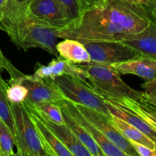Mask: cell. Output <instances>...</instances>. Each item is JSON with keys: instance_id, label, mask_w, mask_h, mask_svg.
<instances>
[{"instance_id": "836d02e7", "label": "cell", "mask_w": 156, "mask_h": 156, "mask_svg": "<svg viewBox=\"0 0 156 156\" xmlns=\"http://www.w3.org/2000/svg\"><path fill=\"white\" fill-rule=\"evenodd\" d=\"M45 156H53L52 155H50V154H48V153H47V152H46V155H45Z\"/></svg>"}, {"instance_id": "277c9868", "label": "cell", "mask_w": 156, "mask_h": 156, "mask_svg": "<svg viewBox=\"0 0 156 156\" xmlns=\"http://www.w3.org/2000/svg\"><path fill=\"white\" fill-rule=\"evenodd\" d=\"M53 82L65 99L112 117L108 109L105 98L88 82L69 75L55 78Z\"/></svg>"}, {"instance_id": "7a4b0ae2", "label": "cell", "mask_w": 156, "mask_h": 156, "mask_svg": "<svg viewBox=\"0 0 156 156\" xmlns=\"http://www.w3.org/2000/svg\"><path fill=\"white\" fill-rule=\"evenodd\" d=\"M57 29L32 15L27 8L5 6L0 20V30L9 35L18 48L24 51L41 48L56 58L59 57L56 50Z\"/></svg>"}, {"instance_id": "7402d4cb", "label": "cell", "mask_w": 156, "mask_h": 156, "mask_svg": "<svg viewBox=\"0 0 156 156\" xmlns=\"http://www.w3.org/2000/svg\"><path fill=\"white\" fill-rule=\"evenodd\" d=\"M27 105L42 119L57 124H64L60 108L50 102H41L32 105Z\"/></svg>"}, {"instance_id": "d6986e66", "label": "cell", "mask_w": 156, "mask_h": 156, "mask_svg": "<svg viewBox=\"0 0 156 156\" xmlns=\"http://www.w3.org/2000/svg\"><path fill=\"white\" fill-rule=\"evenodd\" d=\"M105 101H106L107 107H108V109L111 116L121 119L128 124L134 126L139 130L141 131L143 133H144L146 136L149 137L153 142L156 141V129L151 126L149 123L140 119V117L111 105L107 100H105Z\"/></svg>"}, {"instance_id": "5b68a950", "label": "cell", "mask_w": 156, "mask_h": 156, "mask_svg": "<svg viewBox=\"0 0 156 156\" xmlns=\"http://www.w3.org/2000/svg\"><path fill=\"white\" fill-rule=\"evenodd\" d=\"M11 105L16 129L15 145L17 149L23 155L45 156L42 141L25 103Z\"/></svg>"}, {"instance_id": "d590c367", "label": "cell", "mask_w": 156, "mask_h": 156, "mask_svg": "<svg viewBox=\"0 0 156 156\" xmlns=\"http://www.w3.org/2000/svg\"><path fill=\"white\" fill-rule=\"evenodd\" d=\"M0 156H1V155H0Z\"/></svg>"}, {"instance_id": "484cf974", "label": "cell", "mask_w": 156, "mask_h": 156, "mask_svg": "<svg viewBox=\"0 0 156 156\" xmlns=\"http://www.w3.org/2000/svg\"><path fill=\"white\" fill-rule=\"evenodd\" d=\"M66 10L71 20L77 18L81 13L79 0H59Z\"/></svg>"}, {"instance_id": "e575fe53", "label": "cell", "mask_w": 156, "mask_h": 156, "mask_svg": "<svg viewBox=\"0 0 156 156\" xmlns=\"http://www.w3.org/2000/svg\"><path fill=\"white\" fill-rule=\"evenodd\" d=\"M21 155H22V154H21ZM23 156H28V155H23Z\"/></svg>"}, {"instance_id": "6da1fadb", "label": "cell", "mask_w": 156, "mask_h": 156, "mask_svg": "<svg viewBox=\"0 0 156 156\" xmlns=\"http://www.w3.org/2000/svg\"><path fill=\"white\" fill-rule=\"evenodd\" d=\"M155 17L156 13L143 6L122 0H105L100 5L81 12L55 33L58 38L81 43L120 41L143 30L155 21Z\"/></svg>"}, {"instance_id": "f1b7e54d", "label": "cell", "mask_w": 156, "mask_h": 156, "mask_svg": "<svg viewBox=\"0 0 156 156\" xmlns=\"http://www.w3.org/2000/svg\"><path fill=\"white\" fill-rule=\"evenodd\" d=\"M105 1V0H79L81 12L88 9H91V8L100 5Z\"/></svg>"}, {"instance_id": "5bb4252c", "label": "cell", "mask_w": 156, "mask_h": 156, "mask_svg": "<svg viewBox=\"0 0 156 156\" xmlns=\"http://www.w3.org/2000/svg\"><path fill=\"white\" fill-rule=\"evenodd\" d=\"M111 66L121 75H134L145 81H151L155 79L156 59L152 58L141 56L114 64Z\"/></svg>"}, {"instance_id": "7c38bea8", "label": "cell", "mask_w": 156, "mask_h": 156, "mask_svg": "<svg viewBox=\"0 0 156 156\" xmlns=\"http://www.w3.org/2000/svg\"><path fill=\"white\" fill-rule=\"evenodd\" d=\"M119 41L135 50L143 56L156 59L155 21H152L141 31L128 35Z\"/></svg>"}, {"instance_id": "e0dca14e", "label": "cell", "mask_w": 156, "mask_h": 156, "mask_svg": "<svg viewBox=\"0 0 156 156\" xmlns=\"http://www.w3.org/2000/svg\"><path fill=\"white\" fill-rule=\"evenodd\" d=\"M56 50L59 57L72 64L88 63L91 61L84 44L76 40L66 38L57 42Z\"/></svg>"}, {"instance_id": "2e32d148", "label": "cell", "mask_w": 156, "mask_h": 156, "mask_svg": "<svg viewBox=\"0 0 156 156\" xmlns=\"http://www.w3.org/2000/svg\"><path fill=\"white\" fill-rule=\"evenodd\" d=\"M27 109L42 141L45 152L53 156H73L60 140L46 126L36 113L29 107H27Z\"/></svg>"}, {"instance_id": "52a82bcc", "label": "cell", "mask_w": 156, "mask_h": 156, "mask_svg": "<svg viewBox=\"0 0 156 156\" xmlns=\"http://www.w3.org/2000/svg\"><path fill=\"white\" fill-rule=\"evenodd\" d=\"M73 104L89 123L97 128L110 142L115 145L122 152L128 156H140L133 147L130 142L125 138L114 126L111 120L112 117H108L102 113L98 112L82 105Z\"/></svg>"}, {"instance_id": "d6a6232c", "label": "cell", "mask_w": 156, "mask_h": 156, "mask_svg": "<svg viewBox=\"0 0 156 156\" xmlns=\"http://www.w3.org/2000/svg\"><path fill=\"white\" fill-rule=\"evenodd\" d=\"M12 156H23L22 155H21V152H20L18 149H17V152H14L13 155H12Z\"/></svg>"}, {"instance_id": "ffe728a7", "label": "cell", "mask_w": 156, "mask_h": 156, "mask_svg": "<svg viewBox=\"0 0 156 156\" xmlns=\"http://www.w3.org/2000/svg\"><path fill=\"white\" fill-rule=\"evenodd\" d=\"M111 120H112L114 126L121 133L122 135L125 138L127 139L129 141L136 142V143H140V144L144 145V146L150 148L151 149L155 150V142H153L152 140H150L149 137L146 136L144 133H143L138 129L131 126V125L128 124L127 123L123 121L121 119L114 117V116H112Z\"/></svg>"}, {"instance_id": "1f68e13d", "label": "cell", "mask_w": 156, "mask_h": 156, "mask_svg": "<svg viewBox=\"0 0 156 156\" xmlns=\"http://www.w3.org/2000/svg\"><path fill=\"white\" fill-rule=\"evenodd\" d=\"M6 2L7 0H0V20L3 17V12H4Z\"/></svg>"}, {"instance_id": "d4e9b609", "label": "cell", "mask_w": 156, "mask_h": 156, "mask_svg": "<svg viewBox=\"0 0 156 156\" xmlns=\"http://www.w3.org/2000/svg\"><path fill=\"white\" fill-rule=\"evenodd\" d=\"M141 87L143 90V101L156 108V79L146 81Z\"/></svg>"}, {"instance_id": "4dcf8cb0", "label": "cell", "mask_w": 156, "mask_h": 156, "mask_svg": "<svg viewBox=\"0 0 156 156\" xmlns=\"http://www.w3.org/2000/svg\"><path fill=\"white\" fill-rule=\"evenodd\" d=\"M31 0H7V2L21 7H27Z\"/></svg>"}, {"instance_id": "ba28073f", "label": "cell", "mask_w": 156, "mask_h": 156, "mask_svg": "<svg viewBox=\"0 0 156 156\" xmlns=\"http://www.w3.org/2000/svg\"><path fill=\"white\" fill-rule=\"evenodd\" d=\"M11 78L15 79L27 88L28 94L24 102L27 105L41 102H50L57 105L60 101L65 99L52 80H34L30 76L24 75L21 72Z\"/></svg>"}, {"instance_id": "44dd1931", "label": "cell", "mask_w": 156, "mask_h": 156, "mask_svg": "<svg viewBox=\"0 0 156 156\" xmlns=\"http://www.w3.org/2000/svg\"><path fill=\"white\" fill-rule=\"evenodd\" d=\"M8 86H9V84L2 78L1 74H0V120L10 129L15 140V144L16 129H15L12 105L9 101L8 100L7 94H6Z\"/></svg>"}, {"instance_id": "603a6c76", "label": "cell", "mask_w": 156, "mask_h": 156, "mask_svg": "<svg viewBox=\"0 0 156 156\" xmlns=\"http://www.w3.org/2000/svg\"><path fill=\"white\" fill-rule=\"evenodd\" d=\"M8 84L6 94L9 102L11 104H21L24 101L28 94L27 88L14 78H11Z\"/></svg>"}, {"instance_id": "4316f807", "label": "cell", "mask_w": 156, "mask_h": 156, "mask_svg": "<svg viewBox=\"0 0 156 156\" xmlns=\"http://www.w3.org/2000/svg\"><path fill=\"white\" fill-rule=\"evenodd\" d=\"M130 142L131 145L136 150V152L139 154L140 156H156L155 150L151 149L150 148L147 147L144 145L136 143V142Z\"/></svg>"}, {"instance_id": "cb8c5ba5", "label": "cell", "mask_w": 156, "mask_h": 156, "mask_svg": "<svg viewBox=\"0 0 156 156\" xmlns=\"http://www.w3.org/2000/svg\"><path fill=\"white\" fill-rule=\"evenodd\" d=\"M15 140L8 126L0 120V155L12 156L14 153Z\"/></svg>"}, {"instance_id": "9c48e42d", "label": "cell", "mask_w": 156, "mask_h": 156, "mask_svg": "<svg viewBox=\"0 0 156 156\" xmlns=\"http://www.w3.org/2000/svg\"><path fill=\"white\" fill-rule=\"evenodd\" d=\"M27 9L32 15L58 29L65 27L72 21L59 0H31Z\"/></svg>"}, {"instance_id": "4fadbf2b", "label": "cell", "mask_w": 156, "mask_h": 156, "mask_svg": "<svg viewBox=\"0 0 156 156\" xmlns=\"http://www.w3.org/2000/svg\"><path fill=\"white\" fill-rule=\"evenodd\" d=\"M105 100L111 105L140 117L156 129V109L155 107L142 100H136L127 97L107 98Z\"/></svg>"}, {"instance_id": "30bf717a", "label": "cell", "mask_w": 156, "mask_h": 156, "mask_svg": "<svg viewBox=\"0 0 156 156\" xmlns=\"http://www.w3.org/2000/svg\"><path fill=\"white\" fill-rule=\"evenodd\" d=\"M63 75L74 76L87 82V74L85 70L76 64H72L59 57L53 59L47 65L37 63L34 73L30 75L34 80L48 79L53 81L55 78Z\"/></svg>"}, {"instance_id": "9a60e30c", "label": "cell", "mask_w": 156, "mask_h": 156, "mask_svg": "<svg viewBox=\"0 0 156 156\" xmlns=\"http://www.w3.org/2000/svg\"><path fill=\"white\" fill-rule=\"evenodd\" d=\"M37 116L46 126L60 140L73 156H93L65 123L57 124L44 120L39 115Z\"/></svg>"}, {"instance_id": "ac0fdd59", "label": "cell", "mask_w": 156, "mask_h": 156, "mask_svg": "<svg viewBox=\"0 0 156 156\" xmlns=\"http://www.w3.org/2000/svg\"><path fill=\"white\" fill-rule=\"evenodd\" d=\"M58 106L60 108L61 112H62V117H63L65 124L69 128L72 132L76 136L78 139L80 140L81 143L85 146L87 149L90 152L93 156H105L103 153L97 143L92 138L91 134L89 133L88 130L84 127L83 126L78 123L68 112L60 104H57Z\"/></svg>"}, {"instance_id": "8fae6325", "label": "cell", "mask_w": 156, "mask_h": 156, "mask_svg": "<svg viewBox=\"0 0 156 156\" xmlns=\"http://www.w3.org/2000/svg\"><path fill=\"white\" fill-rule=\"evenodd\" d=\"M58 104H60L64 107L67 112L76 120L82 126H83L89 132L92 138L97 143L101 150L103 152L105 156H128L127 155L122 152L120 149L117 147L115 145L113 144L110 142L97 128L94 127L91 123L88 121L85 117H83L80 111L76 108L74 104L69 101L64 99L60 101Z\"/></svg>"}, {"instance_id": "f546056e", "label": "cell", "mask_w": 156, "mask_h": 156, "mask_svg": "<svg viewBox=\"0 0 156 156\" xmlns=\"http://www.w3.org/2000/svg\"><path fill=\"white\" fill-rule=\"evenodd\" d=\"M9 60L4 56L1 48H0V74L3 69H5Z\"/></svg>"}, {"instance_id": "3957f363", "label": "cell", "mask_w": 156, "mask_h": 156, "mask_svg": "<svg viewBox=\"0 0 156 156\" xmlns=\"http://www.w3.org/2000/svg\"><path fill=\"white\" fill-rule=\"evenodd\" d=\"M78 66L85 71L89 85L105 99L127 97L143 101V91L129 86L111 66L91 62Z\"/></svg>"}, {"instance_id": "83f0119b", "label": "cell", "mask_w": 156, "mask_h": 156, "mask_svg": "<svg viewBox=\"0 0 156 156\" xmlns=\"http://www.w3.org/2000/svg\"><path fill=\"white\" fill-rule=\"evenodd\" d=\"M131 4L138 5L147 8L154 13H156V0H122Z\"/></svg>"}, {"instance_id": "8992f818", "label": "cell", "mask_w": 156, "mask_h": 156, "mask_svg": "<svg viewBox=\"0 0 156 156\" xmlns=\"http://www.w3.org/2000/svg\"><path fill=\"white\" fill-rule=\"evenodd\" d=\"M82 44L89 54V62L91 63L111 66L143 56L119 41H91Z\"/></svg>"}]
</instances>
